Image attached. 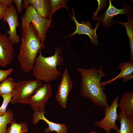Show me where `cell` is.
<instances>
[{"label": "cell", "mask_w": 133, "mask_h": 133, "mask_svg": "<svg viewBox=\"0 0 133 133\" xmlns=\"http://www.w3.org/2000/svg\"><path fill=\"white\" fill-rule=\"evenodd\" d=\"M8 34L0 33V66L4 67L12 61L14 57V44Z\"/></svg>", "instance_id": "obj_9"}, {"label": "cell", "mask_w": 133, "mask_h": 133, "mask_svg": "<svg viewBox=\"0 0 133 133\" xmlns=\"http://www.w3.org/2000/svg\"><path fill=\"white\" fill-rule=\"evenodd\" d=\"M8 8L5 6L0 3V21L1 20H3Z\"/></svg>", "instance_id": "obj_26"}, {"label": "cell", "mask_w": 133, "mask_h": 133, "mask_svg": "<svg viewBox=\"0 0 133 133\" xmlns=\"http://www.w3.org/2000/svg\"><path fill=\"white\" fill-rule=\"evenodd\" d=\"M117 119L120 127L115 133H133V118L127 117L120 112Z\"/></svg>", "instance_id": "obj_17"}, {"label": "cell", "mask_w": 133, "mask_h": 133, "mask_svg": "<svg viewBox=\"0 0 133 133\" xmlns=\"http://www.w3.org/2000/svg\"><path fill=\"white\" fill-rule=\"evenodd\" d=\"M61 51L60 48H57L54 55L46 57L43 56L41 50H39L32 69L33 75L36 79L50 83L62 76L57 68L63 63V59L60 55Z\"/></svg>", "instance_id": "obj_3"}, {"label": "cell", "mask_w": 133, "mask_h": 133, "mask_svg": "<svg viewBox=\"0 0 133 133\" xmlns=\"http://www.w3.org/2000/svg\"><path fill=\"white\" fill-rule=\"evenodd\" d=\"M67 1L65 0H49L51 7V11L49 18L51 19L55 12L61 7H64L68 10V7L66 5Z\"/></svg>", "instance_id": "obj_22"}, {"label": "cell", "mask_w": 133, "mask_h": 133, "mask_svg": "<svg viewBox=\"0 0 133 133\" xmlns=\"http://www.w3.org/2000/svg\"><path fill=\"white\" fill-rule=\"evenodd\" d=\"M132 12L130 9V5H124L123 8L119 9L115 7L112 5L111 0H109V6L107 9L104 11L102 15L100 14L99 16L94 15L93 19L98 22L100 21L106 28L109 27L113 24V22L112 18L119 14H124L131 17Z\"/></svg>", "instance_id": "obj_8"}, {"label": "cell", "mask_w": 133, "mask_h": 133, "mask_svg": "<svg viewBox=\"0 0 133 133\" xmlns=\"http://www.w3.org/2000/svg\"><path fill=\"white\" fill-rule=\"evenodd\" d=\"M13 68H10L7 70L0 69V82H2L7 78L13 71Z\"/></svg>", "instance_id": "obj_24"}, {"label": "cell", "mask_w": 133, "mask_h": 133, "mask_svg": "<svg viewBox=\"0 0 133 133\" xmlns=\"http://www.w3.org/2000/svg\"><path fill=\"white\" fill-rule=\"evenodd\" d=\"M18 15L16 9L13 4L8 8L3 19L4 23L6 22L9 25V29L7 31V33L9 35V37L14 44L19 43L20 38L16 31L17 27L19 25Z\"/></svg>", "instance_id": "obj_10"}, {"label": "cell", "mask_w": 133, "mask_h": 133, "mask_svg": "<svg viewBox=\"0 0 133 133\" xmlns=\"http://www.w3.org/2000/svg\"><path fill=\"white\" fill-rule=\"evenodd\" d=\"M81 77V95L90 100L96 106L105 107L109 105L104 89L101 85L102 78L105 75L102 68L99 69L92 67L86 69L78 68Z\"/></svg>", "instance_id": "obj_1"}, {"label": "cell", "mask_w": 133, "mask_h": 133, "mask_svg": "<svg viewBox=\"0 0 133 133\" xmlns=\"http://www.w3.org/2000/svg\"><path fill=\"white\" fill-rule=\"evenodd\" d=\"M128 21L126 23H124L118 21H114L115 22L120 24L123 25L125 27L126 33L127 34L129 38L130 47V61L133 60V19H131V17H128Z\"/></svg>", "instance_id": "obj_18"}, {"label": "cell", "mask_w": 133, "mask_h": 133, "mask_svg": "<svg viewBox=\"0 0 133 133\" xmlns=\"http://www.w3.org/2000/svg\"><path fill=\"white\" fill-rule=\"evenodd\" d=\"M17 8L18 14L21 13L22 12V3L23 0H12Z\"/></svg>", "instance_id": "obj_25"}, {"label": "cell", "mask_w": 133, "mask_h": 133, "mask_svg": "<svg viewBox=\"0 0 133 133\" xmlns=\"http://www.w3.org/2000/svg\"><path fill=\"white\" fill-rule=\"evenodd\" d=\"M14 115L12 111L8 109L4 115L0 116V133H6L7 126L14 119Z\"/></svg>", "instance_id": "obj_20"}, {"label": "cell", "mask_w": 133, "mask_h": 133, "mask_svg": "<svg viewBox=\"0 0 133 133\" xmlns=\"http://www.w3.org/2000/svg\"><path fill=\"white\" fill-rule=\"evenodd\" d=\"M119 98V95L118 94L110 106L103 108L105 116L102 120L94 122L95 125L103 129L106 133H111L112 129L116 131L119 129L115 123L118 117L117 109L118 106Z\"/></svg>", "instance_id": "obj_6"}, {"label": "cell", "mask_w": 133, "mask_h": 133, "mask_svg": "<svg viewBox=\"0 0 133 133\" xmlns=\"http://www.w3.org/2000/svg\"><path fill=\"white\" fill-rule=\"evenodd\" d=\"M45 112L34 111L33 115L32 123L34 124H37L39 121L42 120L45 121L48 127L45 130L46 133H50L54 131L57 133H67V128L65 124L57 123L50 121L45 116Z\"/></svg>", "instance_id": "obj_13"}, {"label": "cell", "mask_w": 133, "mask_h": 133, "mask_svg": "<svg viewBox=\"0 0 133 133\" xmlns=\"http://www.w3.org/2000/svg\"><path fill=\"white\" fill-rule=\"evenodd\" d=\"M73 16L70 14V15L73 20L75 22L76 27L75 31L72 34L69 35L68 36L71 37L72 36L78 34L79 35L84 34L88 35L90 38L91 42L93 45H98L99 43L98 41V38L97 35L96 31L98 28L100 26V22H98L96 24L95 27L92 29V27L89 21L86 22L82 21L81 23H79L77 21L75 15L74 10L72 9Z\"/></svg>", "instance_id": "obj_12"}, {"label": "cell", "mask_w": 133, "mask_h": 133, "mask_svg": "<svg viewBox=\"0 0 133 133\" xmlns=\"http://www.w3.org/2000/svg\"><path fill=\"white\" fill-rule=\"evenodd\" d=\"M52 86L49 83L38 89L29 99L28 104L34 111L45 112V105L52 95Z\"/></svg>", "instance_id": "obj_7"}, {"label": "cell", "mask_w": 133, "mask_h": 133, "mask_svg": "<svg viewBox=\"0 0 133 133\" xmlns=\"http://www.w3.org/2000/svg\"><path fill=\"white\" fill-rule=\"evenodd\" d=\"M0 3L8 7H10L13 4L12 0H0Z\"/></svg>", "instance_id": "obj_27"}, {"label": "cell", "mask_w": 133, "mask_h": 133, "mask_svg": "<svg viewBox=\"0 0 133 133\" xmlns=\"http://www.w3.org/2000/svg\"><path fill=\"white\" fill-rule=\"evenodd\" d=\"M21 30V42L18 59L22 69L27 73L32 70L38 52L43 49L38 33L32 23Z\"/></svg>", "instance_id": "obj_2"}, {"label": "cell", "mask_w": 133, "mask_h": 133, "mask_svg": "<svg viewBox=\"0 0 133 133\" xmlns=\"http://www.w3.org/2000/svg\"><path fill=\"white\" fill-rule=\"evenodd\" d=\"M121 111L127 117L133 118V92H125L118 104Z\"/></svg>", "instance_id": "obj_16"}, {"label": "cell", "mask_w": 133, "mask_h": 133, "mask_svg": "<svg viewBox=\"0 0 133 133\" xmlns=\"http://www.w3.org/2000/svg\"><path fill=\"white\" fill-rule=\"evenodd\" d=\"M118 67L120 71V73L113 79L101 82V84L102 87L112 83L117 79L122 78L123 81L125 82L133 78L132 74L133 72V61H130L127 62L121 63L118 66Z\"/></svg>", "instance_id": "obj_15"}, {"label": "cell", "mask_w": 133, "mask_h": 133, "mask_svg": "<svg viewBox=\"0 0 133 133\" xmlns=\"http://www.w3.org/2000/svg\"><path fill=\"white\" fill-rule=\"evenodd\" d=\"M3 99V101L0 107V116L4 115L6 112V109L9 103L11 100L12 94V93H7L1 96Z\"/></svg>", "instance_id": "obj_23"}, {"label": "cell", "mask_w": 133, "mask_h": 133, "mask_svg": "<svg viewBox=\"0 0 133 133\" xmlns=\"http://www.w3.org/2000/svg\"><path fill=\"white\" fill-rule=\"evenodd\" d=\"M56 96L57 101L63 108L66 106L67 97L73 86L72 81L67 69L65 68L62 75Z\"/></svg>", "instance_id": "obj_11"}, {"label": "cell", "mask_w": 133, "mask_h": 133, "mask_svg": "<svg viewBox=\"0 0 133 133\" xmlns=\"http://www.w3.org/2000/svg\"><path fill=\"white\" fill-rule=\"evenodd\" d=\"M43 84L41 81L37 79L16 82L10 102L13 104L18 103L28 104L30 98Z\"/></svg>", "instance_id": "obj_5"}, {"label": "cell", "mask_w": 133, "mask_h": 133, "mask_svg": "<svg viewBox=\"0 0 133 133\" xmlns=\"http://www.w3.org/2000/svg\"><path fill=\"white\" fill-rule=\"evenodd\" d=\"M92 133H97V132L95 131H92Z\"/></svg>", "instance_id": "obj_28"}, {"label": "cell", "mask_w": 133, "mask_h": 133, "mask_svg": "<svg viewBox=\"0 0 133 133\" xmlns=\"http://www.w3.org/2000/svg\"><path fill=\"white\" fill-rule=\"evenodd\" d=\"M21 29L32 23L37 31L43 49L45 47L44 42L47 32L50 27L51 19L42 17L36 12L34 7L30 5L26 10L21 18Z\"/></svg>", "instance_id": "obj_4"}, {"label": "cell", "mask_w": 133, "mask_h": 133, "mask_svg": "<svg viewBox=\"0 0 133 133\" xmlns=\"http://www.w3.org/2000/svg\"><path fill=\"white\" fill-rule=\"evenodd\" d=\"M16 83L11 77L7 78L0 84V96L7 93H12Z\"/></svg>", "instance_id": "obj_21"}, {"label": "cell", "mask_w": 133, "mask_h": 133, "mask_svg": "<svg viewBox=\"0 0 133 133\" xmlns=\"http://www.w3.org/2000/svg\"><path fill=\"white\" fill-rule=\"evenodd\" d=\"M28 130L26 123L23 122L18 123L13 119L11 123L10 126L6 130V133H24Z\"/></svg>", "instance_id": "obj_19"}, {"label": "cell", "mask_w": 133, "mask_h": 133, "mask_svg": "<svg viewBox=\"0 0 133 133\" xmlns=\"http://www.w3.org/2000/svg\"><path fill=\"white\" fill-rule=\"evenodd\" d=\"M90 133H92V132H90Z\"/></svg>", "instance_id": "obj_29"}, {"label": "cell", "mask_w": 133, "mask_h": 133, "mask_svg": "<svg viewBox=\"0 0 133 133\" xmlns=\"http://www.w3.org/2000/svg\"><path fill=\"white\" fill-rule=\"evenodd\" d=\"M23 2L22 9L26 10L30 5H32L41 16L45 18H49L51 11L49 0H23Z\"/></svg>", "instance_id": "obj_14"}]
</instances>
